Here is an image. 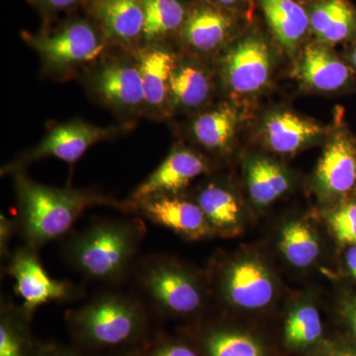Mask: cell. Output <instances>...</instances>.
Segmentation results:
<instances>
[{
	"mask_svg": "<svg viewBox=\"0 0 356 356\" xmlns=\"http://www.w3.org/2000/svg\"><path fill=\"white\" fill-rule=\"evenodd\" d=\"M133 356H203L193 343L180 334L168 336L161 331L154 332L146 346Z\"/></svg>",
	"mask_w": 356,
	"mask_h": 356,
	"instance_id": "f546056e",
	"label": "cell"
},
{
	"mask_svg": "<svg viewBox=\"0 0 356 356\" xmlns=\"http://www.w3.org/2000/svg\"><path fill=\"white\" fill-rule=\"evenodd\" d=\"M21 306L7 299L0 305V356H38L39 341Z\"/></svg>",
	"mask_w": 356,
	"mask_h": 356,
	"instance_id": "ac0fdd59",
	"label": "cell"
},
{
	"mask_svg": "<svg viewBox=\"0 0 356 356\" xmlns=\"http://www.w3.org/2000/svg\"><path fill=\"white\" fill-rule=\"evenodd\" d=\"M17 231L25 245L38 250L67 235L84 211L96 205H112L125 211V203L84 191L56 188L17 173Z\"/></svg>",
	"mask_w": 356,
	"mask_h": 356,
	"instance_id": "3957f363",
	"label": "cell"
},
{
	"mask_svg": "<svg viewBox=\"0 0 356 356\" xmlns=\"http://www.w3.org/2000/svg\"><path fill=\"white\" fill-rule=\"evenodd\" d=\"M38 356H102L83 353L72 344L55 343V341H40Z\"/></svg>",
	"mask_w": 356,
	"mask_h": 356,
	"instance_id": "e575fe53",
	"label": "cell"
},
{
	"mask_svg": "<svg viewBox=\"0 0 356 356\" xmlns=\"http://www.w3.org/2000/svg\"><path fill=\"white\" fill-rule=\"evenodd\" d=\"M154 321L143 300L119 292L97 295L65 314L72 346L102 356L136 355L158 331Z\"/></svg>",
	"mask_w": 356,
	"mask_h": 356,
	"instance_id": "6da1fadb",
	"label": "cell"
},
{
	"mask_svg": "<svg viewBox=\"0 0 356 356\" xmlns=\"http://www.w3.org/2000/svg\"><path fill=\"white\" fill-rule=\"evenodd\" d=\"M303 356H356V343L346 336L327 337L317 348Z\"/></svg>",
	"mask_w": 356,
	"mask_h": 356,
	"instance_id": "1f68e13d",
	"label": "cell"
},
{
	"mask_svg": "<svg viewBox=\"0 0 356 356\" xmlns=\"http://www.w3.org/2000/svg\"><path fill=\"white\" fill-rule=\"evenodd\" d=\"M143 35L153 40L182 27L185 10L179 0H144Z\"/></svg>",
	"mask_w": 356,
	"mask_h": 356,
	"instance_id": "4316f807",
	"label": "cell"
},
{
	"mask_svg": "<svg viewBox=\"0 0 356 356\" xmlns=\"http://www.w3.org/2000/svg\"><path fill=\"white\" fill-rule=\"evenodd\" d=\"M217 1L224 6H235L236 4L241 3V2L243 1L248 2V6H250V1H248V0H217Z\"/></svg>",
	"mask_w": 356,
	"mask_h": 356,
	"instance_id": "74e56055",
	"label": "cell"
},
{
	"mask_svg": "<svg viewBox=\"0 0 356 356\" xmlns=\"http://www.w3.org/2000/svg\"><path fill=\"white\" fill-rule=\"evenodd\" d=\"M210 83L207 76L197 67L185 65L175 69L170 79L168 95L178 105L195 107L202 104L209 95Z\"/></svg>",
	"mask_w": 356,
	"mask_h": 356,
	"instance_id": "83f0119b",
	"label": "cell"
},
{
	"mask_svg": "<svg viewBox=\"0 0 356 356\" xmlns=\"http://www.w3.org/2000/svg\"><path fill=\"white\" fill-rule=\"evenodd\" d=\"M214 234H228L240 225L242 211L238 199L217 184L204 186L196 198Z\"/></svg>",
	"mask_w": 356,
	"mask_h": 356,
	"instance_id": "603a6c76",
	"label": "cell"
},
{
	"mask_svg": "<svg viewBox=\"0 0 356 356\" xmlns=\"http://www.w3.org/2000/svg\"><path fill=\"white\" fill-rule=\"evenodd\" d=\"M280 247L289 264L298 268H306L317 261L320 242L310 225L303 221H291L281 229Z\"/></svg>",
	"mask_w": 356,
	"mask_h": 356,
	"instance_id": "d4e9b609",
	"label": "cell"
},
{
	"mask_svg": "<svg viewBox=\"0 0 356 356\" xmlns=\"http://www.w3.org/2000/svg\"><path fill=\"white\" fill-rule=\"evenodd\" d=\"M259 2L276 40L288 51H292L310 28L309 13L294 0Z\"/></svg>",
	"mask_w": 356,
	"mask_h": 356,
	"instance_id": "d6986e66",
	"label": "cell"
},
{
	"mask_svg": "<svg viewBox=\"0 0 356 356\" xmlns=\"http://www.w3.org/2000/svg\"><path fill=\"white\" fill-rule=\"evenodd\" d=\"M134 270L138 287L154 316L196 320L204 311L206 291L202 281L172 257L149 255L138 262Z\"/></svg>",
	"mask_w": 356,
	"mask_h": 356,
	"instance_id": "277c9868",
	"label": "cell"
},
{
	"mask_svg": "<svg viewBox=\"0 0 356 356\" xmlns=\"http://www.w3.org/2000/svg\"><path fill=\"white\" fill-rule=\"evenodd\" d=\"M175 69L172 54L163 49H152L140 56L139 70L147 104L159 106L165 102Z\"/></svg>",
	"mask_w": 356,
	"mask_h": 356,
	"instance_id": "cb8c5ba5",
	"label": "cell"
},
{
	"mask_svg": "<svg viewBox=\"0 0 356 356\" xmlns=\"http://www.w3.org/2000/svg\"><path fill=\"white\" fill-rule=\"evenodd\" d=\"M181 334L203 356H281L261 334L231 323H196Z\"/></svg>",
	"mask_w": 356,
	"mask_h": 356,
	"instance_id": "52a82bcc",
	"label": "cell"
},
{
	"mask_svg": "<svg viewBox=\"0 0 356 356\" xmlns=\"http://www.w3.org/2000/svg\"><path fill=\"white\" fill-rule=\"evenodd\" d=\"M270 53L261 38L248 36L236 44L225 62L229 88L238 93L259 90L270 74Z\"/></svg>",
	"mask_w": 356,
	"mask_h": 356,
	"instance_id": "7c38bea8",
	"label": "cell"
},
{
	"mask_svg": "<svg viewBox=\"0 0 356 356\" xmlns=\"http://www.w3.org/2000/svg\"><path fill=\"white\" fill-rule=\"evenodd\" d=\"M330 225L339 243L356 245V203L346 204L334 211Z\"/></svg>",
	"mask_w": 356,
	"mask_h": 356,
	"instance_id": "4dcf8cb0",
	"label": "cell"
},
{
	"mask_svg": "<svg viewBox=\"0 0 356 356\" xmlns=\"http://www.w3.org/2000/svg\"><path fill=\"white\" fill-rule=\"evenodd\" d=\"M15 232H18L17 222L4 214L0 215V255L2 261H8L13 254L10 243Z\"/></svg>",
	"mask_w": 356,
	"mask_h": 356,
	"instance_id": "836d02e7",
	"label": "cell"
},
{
	"mask_svg": "<svg viewBox=\"0 0 356 356\" xmlns=\"http://www.w3.org/2000/svg\"><path fill=\"white\" fill-rule=\"evenodd\" d=\"M301 74L304 81L313 88L332 91L348 83L350 72L327 49L310 44L304 51Z\"/></svg>",
	"mask_w": 356,
	"mask_h": 356,
	"instance_id": "44dd1931",
	"label": "cell"
},
{
	"mask_svg": "<svg viewBox=\"0 0 356 356\" xmlns=\"http://www.w3.org/2000/svg\"><path fill=\"white\" fill-rule=\"evenodd\" d=\"M322 132L323 129L317 124L288 112L273 114L266 125L267 142L280 154L298 151Z\"/></svg>",
	"mask_w": 356,
	"mask_h": 356,
	"instance_id": "ffe728a7",
	"label": "cell"
},
{
	"mask_svg": "<svg viewBox=\"0 0 356 356\" xmlns=\"http://www.w3.org/2000/svg\"><path fill=\"white\" fill-rule=\"evenodd\" d=\"M111 134L110 129L95 127L81 121L70 122L53 129L38 146L9 168L15 170L20 165L46 156H54L67 163H76L89 147L106 139Z\"/></svg>",
	"mask_w": 356,
	"mask_h": 356,
	"instance_id": "9c48e42d",
	"label": "cell"
},
{
	"mask_svg": "<svg viewBox=\"0 0 356 356\" xmlns=\"http://www.w3.org/2000/svg\"><path fill=\"white\" fill-rule=\"evenodd\" d=\"M327 337L322 315L312 303H300L293 307L281 325V348L293 355H305L324 343Z\"/></svg>",
	"mask_w": 356,
	"mask_h": 356,
	"instance_id": "5bb4252c",
	"label": "cell"
},
{
	"mask_svg": "<svg viewBox=\"0 0 356 356\" xmlns=\"http://www.w3.org/2000/svg\"><path fill=\"white\" fill-rule=\"evenodd\" d=\"M207 170L204 159L188 149H175L134 191L130 202L156 196L177 195Z\"/></svg>",
	"mask_w": 356,
	"mask_h": 356,
	"instance_id": "30bf717a",
	"label": "cell"
},
{
	"mask_svg": "<svg viewBox=\"0 0 356 356\" xmlns=\"http://www.w3.org/2000/svg\"><path fill=\"white\" fill-rule=\"evenodd\" d=\"M34 46L49 64L56 67L95 60L103 49L95 30L83 22L65 26L53 35L37 37Z\"/></svg>",
	"mask_w": 356,
	"mask_h": 356,
	"instance_id": "8fae6325",
	"label": "cell"
},
{
	"mask_svg": "<svg viewBox=\"0 0 356 356\" xmlns=\"http://www.w3.org/2000/svg\"><path fill=\"white\" fill-rule=\"evenodd\" d=\"M125 212L136 213L188 240H201L214 234L196 202L175 195L125 203Z\"/></svg>",
	"mask_w": 356,
	"mask_h": 356,
	"instance_id": "ba28073f",
	"label": "cell"
},
{
	"mask_svg": "<svg viewBox=\"0 0 356 356\" xmlns=\"http://www.w3.org/2000/svg\"><path fill=\"white\" fill-rule=\"evenodd\" d=\"M222 297L238 310H264L275 296L276 285L270 271L261 261L243 257L229 262L218 274Z\"/></svg>",
	"mask_w": 356,
	"mask_h": 356,
	"instance_id": "8992f818",
	"label": "cell"
},
{
	"mask_svg": "<svg viewBox=\"0 0 356 356\" xmlns=\"http://www.w3.org/2000/svg\"><path fill=\"white\" fill-rule=\"evenodd\" d=\"M93 13L103 29L121 41H131L143 34L144 0H95Z\"/></svg>",
	"mask_w": 356,
	"mask_h": 356,
	"instance_id": "2e32d148",
	"label": "cell"
},
{
	"mask_svg": "<svg viewBox=\"0 0 356 356\" xmlns=\"http://www.w3.org/2000/svg\"><path fill=\"white\" fill-rule=\"evenodd\" d=\"M40 1L51 9H64L76 3L77 0H40Z\"/></svg>",
	"mask_w": 356,
	"mask_h": 356,
	"instance_id": "8d00e7d4",
	"label": "cell"
},
{
	"mask_svg": "<svg viewBox=\"0 0 356 356\" xmlns=\"http://www.w3.org/2000/svg\"><path fill=\"white\" fill-rule=\"evenodd\" d=\"M321 191L329 196L344 195L356 185V147L339 134L325 147L316 172Z\"/></svg>",
	"mask_w": 356,
	"mask_h": 356,
	"instance_id": "4fadbf2b",
	"label": "cell"
},
{
	"mask_svg": "<svg viewBox=\"0 0 356 356\" xmlns=\"http://www.w3.org/2000/svg\"><path fill=\"white\" fill-rule=\"evenodd\" d=\"M233 26L228 14L209 6L196 7L185 18L182 36L193 48L209 51L226 40Z\"/></svg>",
	"mask_w": 356,
	"mask_h": 356,
	"instance_id": "e0dca14e",
	"label": "cell"
},
{
	"mask_svg": "<svg viewBox=\"0 0 356 356\" xmlns=\"http://www.w3.org/2000/svg\"><path fill=\"white\" fill-rule=\"evenodd\" d=\"M236 115L229 107L201 115L193 125L196 139L208 149H224L235 133Z\"/></svg>",
	"mask_w": 356,
	"mask_h": 356,
	"instance_id": "f1b7e54d",
	"label": "cell"
},
{
	"mask_svg": "<svg viewBox=\"0 0 356 356\" xmlns=\"http://www.w3.org/2000/svg\"><path fill=\"white\" fill-rule=\"evenodd\" d=\"M96 88L105 99L121 106H137L145 102L140 70L130 65H107L98 74Z\"/></svg>",
	"mask_w": 356,
	"mask_h": 356,
	"instance_id": "7402d4cb",
	"label": "cell"
},
{
	"mask_svg": "<svg viewBox=\"0 0 356 356\" xmlns=\"http://www.w3.org/2000/svg\"><path fill=\"white\" fill-rule=\"evenodd\" d=\"M339 316L346 334L356 343V297H348L339 307Z\"/></svg>",
	"mask_w": 356,
	"mask_h": 356,
	"instance_id": "d6a6232c",
	"label": "cell"
},
{
	"mask_svg": "<svg viewBox=\"0 0 356 356\" xmlns=\"http://www.w3.org/2000/svg\"><path fill=\"white\" fill-rule=\"evenodd\" d=\"M248 185L255 204L267 206L289 188V179L280 165L267 159H254L248 166Z\"/></svg>",
	"mask_w": 356,
	"mask_h": 356,
	"instance_id": "484cf974",
	"label": "cell"
},
{
	"mask_svg": "<svg viewBox=\"0 0 356 356\" xmlns=\"http://www.w3.org/2000/svg\"><path fill=\"white\" fill-rule=\"evenodd\" d=\"M146 234V225L139 218L102 220L65 241L63 257L88 280L120 282L137 266Z\"/></svg>",
	"mask_w": 356,
	"mask_h": 356,
	"instance_id": "7a4b0ae2",
	"label": "cell"
},
{
	"mask_svg": "<svg viewBox=\"0 0 356 356\" xmlns=\"http://www.w3.org/2000/svg\"><path fill=\"white\" fill-rule=\"evenodd\" d=\"M37 252L27 245L16 248L7 264V273L15 281V291L22 300L21 308L30 318L41 306L70 301L79 295L72 283L49 275Z\"/></svg>",
	"mask_w": 356,
	"mask_h": 356,
	"instance_id": "5b68a950",
	"label": "cell"
},
{
	"mask_svg": "<svg viewBox=\"0 0 356 356\" xmlns=\"http://www.w3.org/2000/svg\"><path fill=\"white\" fill-rule=\"evenodd\" d=\"M351 60H353V65H355L356 69V46L353 49V54H351Z\"/></svg>",
	"mask_w": 356,
	"mask_h": 356,
	"instance_id": "f35d334b",
	"label": "cell"
},
{
	"mask_svg": "<svg viewBox=\"0 0 356 356\" xmlns=\"http://www.w3.org/2000/svg\"><path fill=\"white\" fill-rule=\"evenodd\" d=\"M248 1H250V6H252V0H248Z\"/></svg>",
	"mask_w": 356,
	"mask_h": 356,
	"instance_id": "ab89813d",
	"label": "cell"
},
{
	"mask_svg": "<svg viewBox=\"0 0 356 356\" xmlns=\"http://www.w3.org/2000/svg\"><path fill=\"white\" fill-rule=\"evenodd\" d=\"M318 41L337 44L356 34V8L348 0H320L309 13Z\"/></svg>",
	"mask_w": 356,
	"mask_h": 356,
	"instance_id": "9a60e30c",
	"label": "cell"
},
{
	"mask_svg": "<svg viewBox=\"0 0 356 356\" xmlns=\"http://www.w3.org/2000/svg\"><path fill=\"white\" fill-rule=\"evenodd\" d=\"M346 262L348 270L356 280V245H351L346 254Z\"/></svg>",
	"mask_w": 356,
	"mask_h": 356,
	"instance_id": "d590c367",
	"label": "cell"
}]
</instances>
